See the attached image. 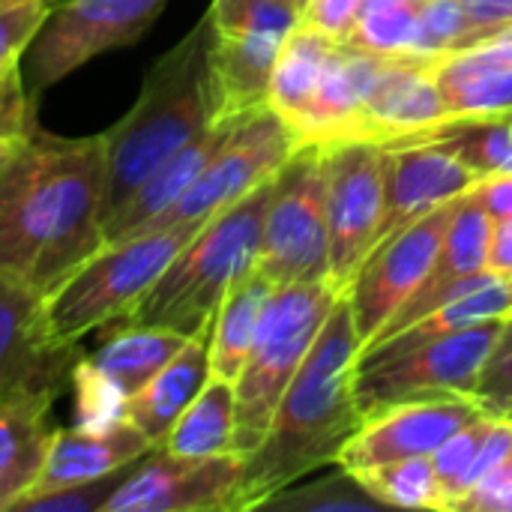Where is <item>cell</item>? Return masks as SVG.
Instances as JSON below:
<instances>
[{
    "label": "cell",
    "mask_w": 512,
    "mask_h": 512,
    "mask_svg": "<svg viewBox=\"0 0 512 512\" xmlns=\"http://www.w3.org/2000/svg\"><path fill=\"white\" fill-rule=\"evenodd\" d=\"M33 165L0 213V276L48 297L105 243V132L60 138L36 126Z\"/></svg>",
    "instance_id": "1"
},
{
    "label": "cell",
    "mask_w": 512,
    "mask_h": 512,
    "mask_svg": "<svg viewBox=\"0 0 512 512\" xmlns=\"http://www.w3.org/2000/svg\"><path fill=\"white\" fill-rule=\"evenodd\" d=\"M360 351L363 342L342 291L312 351L282 393L264 441L243 456L231 512L258 510L279 489L339 462L342 447L366 423L354 399Z\"/></svg>",
    "instance_id": "2"
},
{
    "label": "cell",
    "mask_w": 512,
    "mask_h": 512,
    "mask_svg": "<svg viewBox=\"0 0 512 512\" xmlns=\"http://www.w3.org/2000/svg\"><path fill=\"white\" fill-rule=\"evenodd\" d=\"M210 42L213 21L204 15L147 69L129 114L105 132L108 183L102 231L159 165L213 123Z\"/></svg>",
    "instance_id": "3"
},
{
    "label": "cell",
    "mask_w": 512,
    "mask_h": 512,
    "mask_svg": "<svg viewBox=\"0 0 512 512\" xmlns=\"http://www.w3.org/2000/svg\"><path fill=\"white\" fill-rule=\"evenodd\" d=\"M273 186L276 174L222 213L210 216L162 270L126 321L168 327L183 336L204 330L228 288L258 264Z\"/></svg>",
    "instance_id": "4"
},
{
    "label": "cell",
    "mask_w": 512,
    "mask_h": 512,
    "mask_svg": "<svg viewBox=\"0 0 512 512\" xmlns=\"http://www.w3.org/2000/svg\"><path fill=\"white\" fill-rule=\"evenodd\" d=\"M198 231L201 225H171L102 243L45 297L51 342L57 348H78L90 330L126 321Z\"/></svg>",
    "instance_id": "5"
},
{
    "label": "cell",
    "mask_w": 512,
    "mask_h": 512,
    "mask_svg": "<svg viewBox=\"0 0 512 512\" xmlns=\"http://www.w3.org/2000/svg\"><path fill=\"white\" fill-rule=\"evenodd\" d=\"M339 294L330 282L276 285L255 345L234 381V450L240 456H249L264 441L282 393L312 351Z\"/></svg>",
    "instance_id": "6"
},
{
    "label": "cell",
    "mask_w": 512,
    "mask_h": 512,
    "mask_svg": "<svg viewBox=\"0 0 512 512\" xmlns=\"http://www.w3.org/2000/svg\"><path fill=\"white\" fill-rule=\"evenodd\" d=\"M255 267L273 279V285L327 282L330 231L321 144H300L276 171Z\"/></svg>",
    "instance_id": "7"
},
{
    "label": "cell",
    "mask_w": 512,
    "mask_h": 512,
    "mask_svg": "<svg viewBox=\"0 0 512 512\" xmlns=\"http://www.w3.org/2000/svg\"><path fill=\"white\" fill-rule=\"evenodd\" d=\"M504 321L507 318H495L375 363H357L354 399L363 420L402 402L471 396Z\"/></svg>",
    "instance_id": "8"
},
{
    "label": "cell",
    "mask_w": 512,
    "mask_h": 512,
    "mask_svg": "<svg viewBox=\"0 0 512 512\" xmlns=\"http://www.w3.org/2000/svg\"><path fill=\"white\" fill-rule=\"evenodd\" d=\"M168 0H60L30 42L21 75L36 102L48 87L90 63L93 57L135 45Z\"/></svg>",
    "instance_id": "9"
},
{
    "label": "cell",
    "mask_w": 512,
    "mask_h": 512,
    "mask_svg": "<svg viewBox=\"0 0 512 512\" xmlns=\"http://www.w3.org/2000/svg\"><path fill=\"white\" fill-rule=\"evenodd\" d=\"M189 336L117 321L93 354H78L72 366L75 417L81 429H111L126 420L129 399L183 348Z\"/></svg>",
    "instance_id": "10"
},
{
    "label": "cell",
    "mask_w": 512,
    "mask_h": 512,
    "mask_svg": "<svg viewBox=\"0 0 512 512\" xmlns=\"http://www.w3.org/2000/svg\"><path fill=\"white\" fill-rule=\"evenodd\" d=\"M327 174V231L330 273L327 282L345 291L366 255L384 213V144L348 138L321 144Z\"/></svg>",
    "instance_id": "11"
},
{
    "label": "cell",
    "mask_w": 512,
    "mask_h": 512,
    "mask_svg": "<svg viewBox=\"0 0 512 512\" xmlns=\"http://www.w3.org/2000/svg\"><path fill=\"white\" fill-rule=\"evenodd\" d=\"M297 147L300 138L273 108H261L243 117L219 153L198 174V180L186 189V195L147 231L171 225H204L210 216L222 213L267 177H273Z\"/></svg>",
    "instance_id": "12"
},
{
    "label": "cell",
    "mask_w": 512,
    "mask_h": 512,
    "mask_svg": "<svg viewBox=\"0 0 512 512\" xmlns=\"http://www.w3.org/2000/svg\"><path fill=\"white\" fill-rule=\"evenodd\" d=\"M459 198L435 207L432 213L420 216L408 228L378 243L366 255L354 279L348 282L345 297L351 303L354 327H357L363 348L381 333V327L402 309V303L429 276Z\"/></svg>",
    "instance_id": "13"
},
{
    "label": "cell",
    "mask_w": 512,
    "mask_h": 512,
    "mask_svg": "<svg viewBox=\"0 0 512 512\" xmlns=\"http://www.w3.org/2000/svg\"><path fill=\"white\" fill-rule=\"evenodd\" d=\"M240 471V453L192 459L156 447L108 498L105 512H231Z\"/></svg>",
    "instance_id": "14"
},
{
    "label": "cell",
    "mask_w": 512,
    "mask_h": 512,
    "mask_svg": "<svg viewBox=\"0 0 512 512\" xmlns=\"http://www.w3.org/2000/svg\"><path fill=\"white\" fill-rule=\"evenodd\" d=\"M474 396H441L393 405L363 423V429L342 447L339 465L366 471L408 456H432L453 432L480 417Z\"/></svg>",
    "instance_id": "15"
},
{
    "label": "cell",
    "mask_w": 512,
    "mask_h": 512,
    "mask_svg": "<svg viewBox=\"0 0 512 512\" xmlns=\"http://www.w3.org/2000/svg\"><path fill=\"white\" fill-rule=\"evenodd\" d=\"M78 354L51 342L42 294L0 276V399L24 387L66 390Z\"/></svg>",
    "instance_id": "16"
},
{
    "label": "cell",
    "mask_w": 512,
    "mask_h": 512,
    "mask_svg": "<svg viewBox=\"0 0 512 512\" xmlns=\"http://www.w3.org/2000/svg\"><path fill=\"white\" fill-rule=\"evenodd\" d=\"M477 183L480 177L441 144L384 147V213L375 246Z\"/></svg>",
    "instance_id": "17"
},
{
    "label": "cell",
    "mask_w": 512,
    "mask_h": 512,
    "mask_svg": "<svg viewBox=\"0 0 512 512\" xmlns=\"http://www.w3.org/2000/svg\"><path fill=\"white\" fill-rule=\"evenodd\" d=\"M435 60L438 57L429 54L387 57L363 102L354 138H372L384 144L450 120L435 81Z\"/></svg>",
    "instance_id": "18"
},
{
    "label": "cell",
    "mask_w": 512,
    "mask_h": 512,
    "mask_svg": "<svg viewBox=\"0 0 512 512\" xmlns=\"http://www.w3.org/2000/svg\"><path fill=\"white\" fill-rule=\"evenodd\" d=\"M492 228H495V219L486 210V204L480 201V195L474 189L465 192L459 198L456 210H453V219L447 225L441 252H438L429 276L420 282V288L402 303V309L381 327V333L369 345H381L390 336H396V333L408 330L411 324H417L420 318H426L429 303H432V297L441 288H447V285H453L459 279H468L474 273H483L486 270V258H489Z\"/></svg>",
    "instance_id": "19"
},
{
    "label": "cell",
    "mask_w": 512,
    "mask_h": 512,
    "mask_svg": "<svg viewBox=\"0 0 512 512\" xmlns=\"http://www.w3.org/2000/svg\"><path fill=\"white\" fill-rule=\"evenodd\" d=\"M63 390L57 387H24L0 399V512L33 492L51 438V408Z\"/></svg>",
    "instance_id": "20"
},
{
    "label": "cell",
    "mask_w": 512,
    "mask_h": 512,
    "mask_svg": "<svg viewBox=\"0 0 512 512\" xmlns=\"http://www.w3.org/2000/svg\"><path fill=\"white\" fill-rule=\"evenodd\" d=\"M282 33H216L210 42L213 120H243L270 108V84Z\"/></svg>",
    "instance_id": "21"
},
{
    "label": "cell",
    "mask_w": 512,
    "mask_h": 512,
    "mask_svg": "<svg viewBox=\"0 0 512 512\" xmlns=\"http://www.w3.org/2000/svg\"><path fill=\"white\" fill-rule=\"evenodd\" d=\"M384 63H387L384 54H372L351 42H339L306 114L294 123V135L300 138V144L309 141L327 144V141L354 138L363 102Z\"/></svg>",
    "instance_id": "22"
},
{
    "label": "cell",
    "mask_w": 512,
    "mask_h": 512,
    "mask_svg": "<svg viewBox=\"0 0 512 512\" xmlns=\"http://www.w3.org/2000/svg\"><path fill=\"white\" fill-rule=\"evenodd\" d=\"M210 342H213V321L192 333L183 348L129 399L126 420L153 444L162 447L183 411L195 402V396L213 378L210 366Z\"/></svg>",
    "instance_id": "23"
},
{
    "label": "cell",
    "mask_w": 512,
    "mask_h": 512,
    "mask_svg": "<svg viewBox=\"0 0 512 512\" xmlns=\"http://www.w3.org/2000/svg\"><path fill=\"white\" fill-rule=\"evenodd\" d=\"M150 450L156 447L129 420L111 429H54L42 474L30 495L114 474L126 465H135Z\"/></svg>",
    "instance_id": "24"
},
{
    "label": "cell",
    "mask_w": 512,
    "mask_h": 512,
    "mask_svg": "<svg viewBox=\"0 0 512 512\" xmlns=\"http://www.w3.org/2000/svg\"><path fill=\"white\" fill-rule=\"evenodd\" d=\"M240 120H213L201 135H195L183 150H177L165 165H159L123 204V210L105 225V243L144 234L162 213H168L186 189L198 180L207 162L219 153Z\"/></svg>",
    "instance_id": "25"
},
{
    "label": "cell",
    "mask_w": 512,
    "mask_h": 512,
    "mask_svg": "<svg viewBox=\"0 0 512 512\" xmlns=\"http://www.w3.org/2000/svg\"><path fill=\"white\" fill-rule=\"evenodd\" d=\"M510 315L512 276H498V279H492V282H486V285H480V288H474V291H468L462 297L447 300L444 306H438L435 312H429L426 318H420L408 330L390 336L387 342L363 348L357 363H375V360H384V357L429 345L435 339L453 336L459 330H468V327H477V324H486V321H495V318H510Z\"/></svg>",
    "instance_id": "26"
},
{
    "label": "cell",
    "mask_w": 512,
    "mask_h": 512,
    "mask_svg": "<svg viewBox=\"0 0 512 512\" xmlns=\"http://www.w3.org/2000/svg\"><path fill=\"white\" fill-rule=\"evenodd\" d=\"M405 144H441L456 159H462L480 180L512 174V117L510 114H477L450 117L420 132L384 141V147Z\"/></svg>",
    "instance_id": "27"
},
{
    "label": "cell",
    "mask_w": 512,
    "mask_h": 512,
    "mask_svg": "<svg viewBox=\"0 0 512 512\" xmlns=\"http://www.w3.org/2000/svg\"><path fill=\"white\" fill-rule=\"evenodd\" d=\"M276 285L273 279H267L258 267H252L249 273H243L225 294V300L219 303L216 315H213V342H210V366H213V378H225V381H237L264 309L273 297Z\"/></svg>",
    "instance_id": "28"
},
{
    "label": "cell",
    "mask_w": 512,
    "mask_h": 512,
    "mask_svg": "<svg viewBox=\"0 0 512 512\" xmlns=\"http://www.w3.org/2000/svg\"><path fill=\"white\" fill-rule=\"evenodd\" d=\"M435 81L450 117L512 111V63L492 60L477 48L441 54L435 60Z\"/></svg>",
    "instance_id": "29"
},
{
    "label": "cell",
    "mask_w": 512,
    "mask_h": 512,
    "mask_svg": "<svg viewBox=\"0 0 512 512\" xmlns=\"http://www.w3.org/2000/svg\"><path fill=\"white\" fill-rule=\"evenodd\" d=\"M336 39L324 36L321 30L309 24H297L279 51L276 69H273V84H270V108L294 129V123L306 114L321 75L336 51Z\"/></svg>",
    "instance_id": "30"
},
{
    "label": "cell",
    "mask_w": 512,
    "mask_h": 512,
    "mask_svg": "<svg viewBox=\"0 0 512 512\" xmlns=\"http://www.w3.org/2000/svg\"><path fill=\"white\" fill-rule=\"evenodd\" d=\"M234 384L225 378H210L207 387L195 396V402L183 411L171 435L165 438V450L177 456H225L234 450Z\"/></svg>",
    "instance_id": "31"
},
{
    "label": "cell",
    "mask_w": 512,
    "mask_h": 512,
    "mask_svg": "<svg viewBox=\"0 0 512 512\" xmlns=\"http://www.w3.org/2000/svg\"><path fill=\"white\" fill-rule=\"evenodd\" d=\"M258 510L276 512H375L384 504L360 483V477L336 462V471L324 474L321 480L291 483L267 498Z\"/></svg>",
    "instance_id": "32"
},
{
    "label": "cell",
    "mask_w": 512,
    "mask_h": 512,
    "mask_svg": "<svg viewBox=\"0 0 512 512\" xmlns=\"http://www.w3.org/2000/svg\"><path fill=\"white\" fill-rule=\"evenodd\" d=\"M420 3L423 0H363V12L348 42L384 57L423 54Z\"/></svg>",
    "instance_id": "33"
},
{
    "label": "cell",
    "mask_w": 512,
    "mask_h": 512,
    "mask_svg": "<svg viewBox=\"0 0 512 512\" xmlns=\"http://www.w3.org/2000/svg\"><path fill=\"white\" fill-rule=\"evenodd\" d=\"M360 483L384 504L396 510H444L441 483L429 456H408L357 471Z\"/></svg>",
    "instance_id": "34"
},
{
    "label": "cell",
    "mask_w": 512,
    "mask_h": 512,
    "mask_svg": "<svg viewBox=\"0 0 512 512\" xmlns=\"http://www.w3.org/2000/svg\"><path fill=\"white\" fill-rule=\"evenodd\" d=\"M207 15L216 33L288 36L303 18V6L297 0H213Z\"/></svg>",
    "instance_id": "35"
},
{
    "label": "cell",
    "mask_w": 512,
    "mask_h": 512,
    "mask_svg": "<svg viewBox=\"0 0 512 512\" xmlns=\"http://www.w3.org/2000/svg\"><path fill=\"white\" fill-rule=\"evenodd\" d=\"M141 462V459H138ZM126 465L114 474L96 477V480H84L75 486H63V489H51V492H36V495H24L12 512H105L108 498L123 486V480L138 468Z\"/></svg>",
    "instance_id": "36"
},
{
    "label": "cell",
    "mask_w": 512,
    "mask_h": 512,
    "mask_svg": "<svg viewBox=\"0 0 512 512\" xmlns=\"http://www.w3.org/2000/svg\"><path fill=\"white\" fill-rule=\"evenodd\" d=\"M480 42L459 0H423L420 3V48L429 57L474 48Z\"/></svg>",
    "instance_id": "37"
},
{
    "label": "cell",
    "mask_w": 512,
    "mask_h": 512,
    "mask_svg": "<svg viewBox=\"0 0 512 512\" xmlns=\"http://www.w3.org/2000/svg\"><path fill=\"white\" fill-rule=\"evenodd\" d=\"M51 6L54 0H0V72L21 69Z\"/></svg>",
    "instance_id": "38"
},
{
    "label": "cell",
    "mask_w": 512,
    "mask_h": 512,
    "mask_svg": "<svg viewBox=\"0 0 512 512\" xmlns=\"http://www.w3.org/2000/svg\"><path fill=\"white\" fill-rule=\"evenodd\" d=\"M495 417H498V414L483 411V414L474 417L468 426H462L459 432H453V435L429 456V459H432V468H435V477H438V483H441L444 510H447V501H450V495H453L459 477H462V474L468 471V465L474 462V456H477V450H480L486 432L492 429Z\"/></svg>",
    "instance_id": "39"
},
{
    "label": "cell",
    "mask_w": 512,
    "mask_h": 512,
    "mask_svg": "<svg viewBox=\"0 0 512 512\" xmlns=\"http://www.w3.org/2000/svg\"><path fill=\"white\" fill-rule=\"evenodd\" d=\"M471 396L489 414L507 417L512 411V315L504 321V330L489 351Z\"/></svg>",
    "instance_id": "40"
},
{
    "label": "cell",
    "mask_w": 512,
    "mask_h": 512,
    "mask_svg": "<svg viewBox=\"0 0 512 512\" xmlns=\"http://www.w3.org/2000/svg\"><path fill=\"white\" fill-rule=\"evenodd\" d=\"M512 453V417H495V423H492V429L486 432V438H483V444H480V450H477V456H474V462L468 465V471L459 477V483H456V489H453V495H450V501H447V512L450 507L465 495V492H471L477 483H483L507 456Z\"/></svg>",
    "instance_id": "41"
},
{
    "label": "cell",
    "mask_w": 512,
    "mask_h": 512,
    "mask_svg": "<svg viewBox=\"0 0 512 512\" xmlns=\"http://www.w3.org/2000/svg\"><path fill=\"white\" fill-rule=\"evenodd\" d=\"M36 129V102L27 93L21 69L0 72V138L27 135Z\"/></svg>",
    "instance_id": "42"
},
{
    "label": "cell",
    "mask_w": 512,
    "mask_h": 512,
    "mask_svg": "<svg viewBox=\"0 0 512 512\" xmlns=\"http://www.w3.org/2000/svg\"><path fill=\"white\" fill-rule=\"evenodd\" d=\"M450 512H512V453L471 492H465Z\"/></svg>",
    "instance_id": "43"
},
{
    "label": "cell",
    "mask_w": 512,
    "mask_h": 512,
    "mask_svg": "<svg viewBox=\"0 0 512 512\" xmlns=\"http://www.w3.org/2000/svg\"><path fill=\"white\" fill-rule=\"evenodd\" d=\"M360 12H363V0H306L300 21L336 42H348Z\"/></svg>",
    "instance_id": "44"
},
{
    "label": "cell",
    "mask_w": 512,
    "mask_h": 512,
    "mask_svg": "<svg viewBox=\"0 0 512 512\" xmlns=\"http://www.w3.org/2000/svg\"><path fill=\"white\" fill-rule=\"evenodd\" d=\"M33 135L36 129H30L27 135L0 138V213L9 207V201L15 198L33 165V150H36Z\"/></svg>",
    "instance_id": "45"
},
{
    "label": "cell",
    "mask_w": 512,
    "mask_h": 512,
    "mask_svg": "<svg viewBox=\"0 0 512 512\" xmlns=\"http://www.w3.org/2000/svg\"><path fill=\"white\" fill-rule=\"evenodd\" d=\"M459 3H462L468 21L474 24L480 42L492 39L495 33L507 30L512 24V0H459Z\"/></svg>",
    "instance_id": "46"
},
{
    "label": "cell",
    "mask_w": 512,
    "mask_h": 512,
    "mask_svg": "<svg viewBox=\"0 0 512 512\" xmlns=\"http://www.w3.org/2000/svg\"><path fill=\"white\" fill-rule=\"evenodd\" d=\"M474 192L480 195V201L486 204V210L492 213V219H510L512 216V174L501 177H486L474 186Z\"/></svg>",
    "instance_id": "47"
},
{
    "label": "cell",
    "mask_w": 512,
    "mask_h": 512,
    "mask_svg": "<svg viewBox=\"0 0 512 512\" xmlns=\"http://www.w3.org/2000/svg\"><path fill=\"white\" fill-rule=\"evenodd\" d=\"M486 270L495 276H512V216L510 219H498L492 228Z\"/></svg>",
    "instance_id": "48"
},
{
    "label": "cell",
    "mask_w": 512,
    "mask_h": 512,
    "mask_svg": "<svg viewBox=\"0 0 512 512\" xmlns=\"http://www.w3.org/2000/svg\"><path fill=\"white\" fill-rule=\"evenodd\" d=\"M297 3H300V6H303V9H306V0H297Z\"/></svg>",
    "instance_id": "49"
},
{
    "label": "cell",
    "mask_w": 512,
    "mask_h": 512,
    "mask_svg": "<svg viewBox=\"0 0 512 512\" xmlns=\"http://www.w3.org/2000/svg\"><path fill=\"white\" fill-rule=\"evenodd\" d=\"M504 114H510V117H512V111H504Z\"/></svg>",
    "instance_id": "50"
},
{
    "label": "cell",
    "mask_w": 512,
    "mask_h": 512,
    "mask_svg": "<svg viewBox=\"0 0 512 512\" xmlns=\"http://www.w3.org/2000/svg\"><path fill=\"white\" fill-rule=\"evenodd\" d=\"M507 417H512V411H510V414H507Z\"/></svg>",
    "instance_id": "51"
}]
</instances>
